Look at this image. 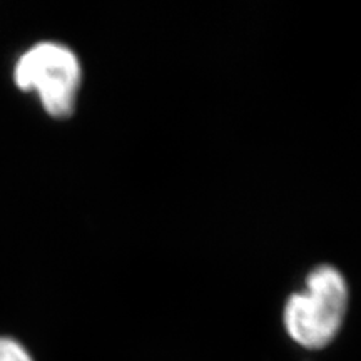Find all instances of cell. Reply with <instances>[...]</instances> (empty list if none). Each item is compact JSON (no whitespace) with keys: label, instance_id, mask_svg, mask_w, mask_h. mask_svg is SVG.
<instances>
[{"label":"cell","instance_id":"2","mask_svg":"<svg viewBox=\"0 0 361 361\" xmlns=\"http://www.w3.org/2000/svg\"><path fill=\"white\" fill-rule=\"evenodd\" d=\"M82 62L69 45L42 40L22 52L13 66V82L35 94L54 119H67L75 111L82 87Z\"/></svg>","mask_w":361,"mask_h":361},{"label":"cell","instance_id":"3","mask_svg":"<svg viewBox=\"0 0 361 361\" xmlns=\"http://www.w3.org/2000/svg\"><path fill=\"white\" fill-rule=\"evenodd\" d=\"M0 361H34V358L16 338L0 336Z\"/></svg>","mask_w":361,"mask_h":361},{"label":"cell","instance_id":"1","mask_svg":"<svg viewBox=\"0 0 361 361\" xmlns=\"http://www.w3.org/2000/svg\"><path fill=\"white\" fill-rule=\"evenodd\" d=\"M350 308V286L333 264H318L306 274L303 288L284 303L283 326L305 350H323L340 335Z\"/></svg>","mask_w":361,"mask_h":361}]
</instances>
